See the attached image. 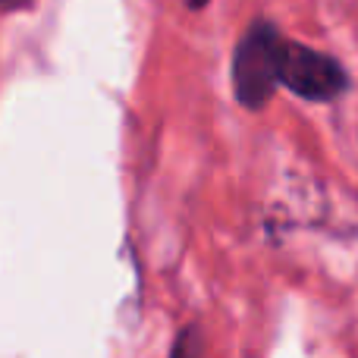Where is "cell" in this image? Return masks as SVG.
Segmentation results:
<instances>
[{
    "instance_id": "cell-2",
    "label": "cell",
    "mask_w": 358,
    "mask_h": 358,
    "mask_svg": "<svg viewBox=\"0 0 358 358\" xmlns=\"http://www.w3.org/2000/svg\"><path fill=\"white\" fill-rule=\"evenodd\" d=\"M280 85L308 101H334L336 94L346 92L349 79L334 57L286 41L283 60H280Z\"/></svg>"
},
{
    "instance_id": "cell-3",
    "label": "cell",
    "mask_w": 358,
    "mask_h": 358,
    "mask_svg": "<svg viewBox=\"0 0 358 358\" xmlns=\"http://www.w3.org/2000/svg\"><path fill=\"white\" fill-rule=\"evenodd\" d=\"M192 340H195V336H192V330H185V334L173 343V352H170V358H192V352H195Z\"/></svg>"
},
{
    "instance_id": "cell-5",
    "label": "cell",
    "mask_w": 358,
    "mask_h": 358,
    "mask_svg": "<svg viewBox=\"0 0 358 358\" xmlns=\"http://www.w3.org/2000/svg\"><path fill=\"white\" fill-rule=\"evenodd\" d=\"M19 3H25V0H3L6 10H13V6H19Z\"/></svg>"
},
{
    "instance_id": "cell-1",
    "label": "cell",
    "mask_w": 358,
    "mask_h": 358,
    "mask_svg": "<svg viewBox=\"0 0 358 358\" xmlns=\"http://www.w3.org/2000/svg\"><path fill=\"white\" fill-rule=\"evenodd\" d=\"M283 38L267 22H255L242 35L233 57V92L242 107H264L280 82V60H283Z\"/></svg>"
},
{
    "instance_id": "cell-4",
    "label": "cell",
    "mask_w": 358,
    "mask_h": 358,
    "mask_svg": "<svg viewBox=\"0 0 358 358\" xmlns=\"http://www.w3.org/2000/svg\"><path fill=\"white\" fill-rule=\"evenodd\" d=\"M185 3H189L192 10H198V6H204V3H208V0H185Z\"/></svg>"
}]
</instances>
